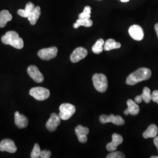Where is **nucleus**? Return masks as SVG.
<instances>
[{
    "label": "nucleus",
    "instance_id": "1",
    "mask_svg": "<svg viewBox=\"0 0 158 158\" xmlns=\"http://www.w3.org/2000/svg\"><path fill=\"white\" fill-rule=\"evenodd\" d=\"M151 75L152 72L150 69L140 68L128 76L126 80V83L128 85H133L142 81L148 80L151 77Z\"/></svg>",
    "mask_w": 158,
    "mask_h": 158
},
{
    "label": "nucleus",
    "instance_id": "2",
    "mask_svg": "<svg viewBox=\"0 0 158 158\" xmlns=\"http://www.w3.org/2000/svg\"><path fill=\"white\" fill-rule=\"evenodd\" d=\"M2 42L5 45H9L18 49L23 47V39L19 38L18 34L15 31H8L1 38Z\"/></svg>",
    "mask_w": 158,
    "mask_h": 158
},
{
    "label": "nucleus",
    "instance_id": "3",
    "mask_svg": "<svg viewBox=\"0 0 158 158\" xmlns=\"http://www.w3.org/2000/svg\"><path fill=\"white\" fill-rule=\"evenodd\" d=\"M93 85L96 90L100 92H106L108 88V80L107 77L103 74H94L93 76Z\"/></svg>",
    "mask_w": 158,
    "mask_h": 158
},
{
    "label": "nucleus",
    "instance_id": "4",
    "mask_svg": "<svg viewBox=\"0 0 158 158\" xmlns=\"http://www.w3.org/2000/svg\"><path fill=\"white\" fill-rule=\"evenodd\" d=\"M59 110L60 113L59 115L61 119L68 120L76 112V107L71 104L64 103L60 106Z\"/></svg>",
    "mask_w": 158,
    "mask_h": 158
},
{
    "label": "nucleus",
    "instance_id": "5",
    "mask_svg": "<svg viewBox=\"0 0 158 158\" xmlns=\"http://www.w3.org/2000/svg\"><path fill=\"white\" fill-rule=\"evenodd\" d=\"M29 94L38 101H43L49 98L50 91L44 87H36L30 90Z\"/></svg>",
    "mask_w": 158,
    "mask_h": 158
},
{
    "label": "nucleus",
    "instance_id": "6",
    "mask_svg": "<svg viewBox=\"0 0 158 158\" xmlns=\"http://www.w3.org/2000/svg\"><path fill=\"white\" fill-rule=\"evenodd\" d=\"M57 48L56 47H51L40 50L38 55L40 58L44 60H49L56 57L57 54Z\"/></svg>",
    "mask_w": 158,
    "mask_h": 158
},
{
    "label": "nucleus",
    "instance_id": "7",
    "mask_svg": "<svg viewBox=\"0 0 158 158\" xmlns=\"http://www.w3.org/2000/svg\"><path fill=\"white\" fill-rule=\"evenodd\" d=\"M100 121L102 124H107L108 123H112L117 125H123L125 124V121L121 116H115L113 114L108 116L106 115H102L100 117Z\"/></svg>",
    "mask_w": 158,
    "mask_h": 158
},
{
    "label": "nucleus",
    "instance_id": "8",
    "mask_svg": "<svg viewBox=\"0 0 158 158\" xmlns=\"http://www.w3.org/2000/svg\"><path fill=\"white\" fill-rule=\"evenodd\" d=\"M130 36L133 40L140 41L143 39L144 32L141 27L138 25H133L131 26L128 29Z\"/></svg>",
    "mask_w": 158,
    "mask_h": 158
},
{
    "label": "nucleus",
    "instance_id": "9",
    "mask_svg": "<svg viewBox=\"0 0 158 158\" xmlns=\"http://www.w3.org/2000/svg\"><path fill=\"white\" fill-rule=\"evenodd\" d=\"M87 51L83 47L77 48L70 55V60L73 63H77L83 59L87 55Z\"/></svg>",
    "mask_w": 158,
    "mask_h": 158
},
{
    "label": "nucleus",
    "instance_id": "10",
    "mask_svg": "<svg viewBox=\"0 0 158 158\" xmlns=\"http://www.w3.org/2000/svg\"><path fill=\"white\" fill-rule=\"evenodd\" d=\"M60 120L61 118L58 114L56 113L52 114L50 118L49 119L46 124V128L51 132L55 131L60 124Z\"/></svg>",
    "mask_w": 158,
    "mask_h": 158
},
{
    "label": "nucleus",
    "instance_id": "11",
    "mask_svg": "<svg viewBox=\"0 0 158 158\" xmlns=\"http://www.w3.org/2000/svg\"><path fill=\"white\" fill-rule=\"evenodd\" d=\"M27 72L29 76L33 79L35 81L40 83L44 81V76L36 66L34 65L29 66L27 69Z\"/></svg>",
    "mask_w": 158,
    "mask_h": 158
},
{
    "label": "nucleus",
    "instance_id": "12",
    "mask_svg": "<svg viewBox=\"0 0 158 158\" xmlns=\"http://www.w3.org/2000/svg\"><path fill=\"white\" fill-rule=\"evenodd\" d=\"M17 148L14 142L10 139L2 140L0 143V151H6L8 152H16Z\"/></svg>",
    "mask_w": 158,
    "mask_h": 158
},
{
    "label": "nucleus",
    "instance_id": "13",
    "mask_svg": "<svg viewBox=\"0 0 158 158\" xmlns=\"http://www.w3.org/2000/svg\"><path fill=\"white\" fill-rule=\"evenodd\" d=\"M75 132L78 138L79 142L81 143H85L87 141V135L89 133V130L88 128L79 125L76 127Z\"/></svg>",
    "mask_w": 158,
    "mask_h": 158
},
{
    "label": "nucleus",
    "instance_id": "14",
    "mask_svg": "<svg viewBox=\"0 0 158 158\" xmlns=\"http://www.w3.org/2000/svg\"><path fill=\"white\" fill-rule=\"evenodd\" d=\"M112 141L108 143L106 148L108 151L114 152L117 149V147L123 143V138L119 134H114L112 136Z\"/></svg>",
    "mask_w": 158,
    "mask_h": 158
},
{
    "label": "nucleus",
    "instance_id": "15",
    "mask_svg": "<svg viewBox=\"0 0 158 158\" xmlns=\"http://www.w3.org/2000/svg\"><path fill=\"white\" fill-rule=\"evenodd\" d=\"M127 104L128 106V108L125 110V115H128L130 114L132 115H136L138 114L139 112V107L135 101L129 99L127 100Z\"/></svg>",
    "mask_w": 158,
    "mask_h": 158
},
{
    "label": "nucleus",
    "instance_id": "16",
    "mask_svg": "<svg viewBox=\"0 0 158 158\" xmlns=\"http://www.w3.org/2000/svg\"><path fill=\"white\" fill-rule=\"evenodd\" d=\"M15 123L19 128H24L28 126V120L25 115L17 111L15 113Z\"/></svg>",
    "mask_w": 158,
    "mask_h": 158
},
{
    "label": "nucleus",
    "instance_id": "17",
    "mask_svg": "<svg viewBox=\"0 0 158 158\" xmlns=\"http://www.w3.org/2000/svg\"><path fill=\"white\" fill-rule=\"evenodd\" d=\"M40 14H41V10H40V6H35L34 9L32 10V11L31 12V13L29 14L28 17L27 18L29 21L30 22V23L32 25H35V23H36L40 16Z\"/></svg>",
    "mask_w": 158,
    "mask_h": 158
},
{
    "label": "nucleus",
    "instance_id": "18",
    "mask_svg": "<svg viewBox=\"0 0 158 158\" xmlns=\"http://www.w3.org/2000/svg\"><path fill=\"white\" fill-rule=\"evenodd\" d=\"M158 132V127L155 124H151L148 127L147 130L143 133V137L145 139L155 138L157 136Z\"/></svg>",
    "mask_w": 158,
    "mask_h": 158
},
{
    "label": "nucleus",
    "instance_id": "19",
    "mask_svg": "<svg viewBox=\"0 0 158 158\" xmlns=\"http://www.w3.org/2000/svg\"><path fill=\"white\" fill-rule=\"evenodd\" d=\"M12 19L11 14L8 10H2L0 12V28H4L6 25V23Z\"/></svg>",
    "mask_w": 158,
    "mask_h": 158
},
{
    "label": "nucleus",
    "instance_id": "20",
    "mask_svg": "<svg viewBox=\"0 0 158 158\" xmlns=\"http://www.w3.org/2000/svg\"><path fill=\"white\" fill-rule=\"evenodd\" d=\"M121 46L119 42H117L113 39L107 40L104 45V50L106 51H111L113 49H119Z\"/></svg>",
    "mask_w": 158,
    "mask_h": 158
},
{
    "label": "nucleus",
    "instance_id": "21",
    "mask_svg": "<svg viewBox=\"0 0 158 158\" xmlns=\"http://www.w3.org/2000/svg\"><path fill=\"white\" fill-rule=\"evenodd\" d=\"M34 7H35V6H34V4L31 2H29L26 4L25 8L24 10H22V9L18 10V14L21 17H23V18H28L29 14L34 9Z\"/></svg>",
    "mask_w": 158,
    "mask_h": 158
},
{
    "label": "nucleus",
    "instance_id": "22",
    "mask_svg": "<svg viewBox=\"0 0 158 158\" xmlns=\"http://www.w3.org/2000/svg\"><path fill=\"white\" fill-rule=\"evenodd\" d=\"M93 21L90 19H82L79 18L76 23L73 24L74 28H78L81 26H84L85 27H91L93 25Z\"/></svg>",
    "mask_w": 158,
    "mask_h": 158
},
{
    "label": "nucleus",
    "instance_id": "23",
    "mask_svg": "<svg viewBox=\"0 0 158 158\" xmlns=\"http://www.w3.org/2000/svg\"><path fill=\"white\" fill-rule=\"evenodd\" d=\"M105 42L102 39H99L96 41L94 45L92 47V51L96 54H100L104 50V45Z\"/></svg>",
    "mask_w": 158,
    "mask_h": 158
},
{
    "label": "nucleus",
    "instance_id": "24",
    "mask_svg": "<svg viewBox=\"0 0 158 158\" xmlns=\"http://www.w3.org/2000/svg\"><path fill=\"white\" fill-rule=\"evenodd\" d=\"M141 96L142 100L146 103H149L152 100V94L151 93V90L147 87L143 88Z\"/></svg>",
    "mask_w": 158,
    "mask_h": 158
},
{
    "label": "nucleus",
    "instance_id": "25",
    "mask_svg": "<svg viewBox=\"0 0 158 158\" xmlns=\"http://www.w3.org/2000/svg\"><path fill=\"white\" fill-rule=\"evenodd\" d=\"M91 11V8L90 6H86L84 8V11L80 14L79 15V18H82V19H90Z\"/></svg>",
    "mask_w": 158,
    "mask_h": 158
},
{
    "label": "nucleus",
    "instance_id": "26",
    "mask_svg": "<svg viewBox=\"0 0 158 158\" xmlns=\"http://www.w3.org/2000/svg\"><path fill=\"white\" fill-rule=\"evenodd\" d=\"M40 153H41V151L40 149V145L38 143H35L34 145V149L31 152V158H40Z\"/></svg>",
    "mask_w": 158,
    "mask_h": 158
},
{
    "label": "nucleus",
    "instance_id": "27",
    "mask_svg": "<svg viewBox=\"0 0 158 158\" xmlns=\"http://www.w3.org/2000/svg\"><path fill=\"white\" fill-rule=\"evenodd\" d=\"M125 158L124 154L121 152H113L108 154L107 158Z\"/></svg>",
    "mask_w": 158,
    "mask_h": 158
},
{
    "label": "nucleus",
    "instance_id": "28",
    "mask_svg": "<svg viewBox=\"0 0 158 158\" xmlns=\"http://www.w3.org/2000/svg\"><path fill=\"white\" fill-rule=\"evenodd\" d=\"M51 156V152L49 151L44 150L42 151L40 153V158H49Z\"/></svg>",
    "mask_w": 158,
    "mask_h": 158
},
{
    "label": "nucleus",
    "instance_id": "29",
    "mask_svg": "<svg viewBox=\"0 0 158 158\" xmlns=\"http://www.w3.org/2000/svg\"><path fill=\"white\" fill-rule=\"evenodd\" d=\"M152 100L158 104V90L153 91L152 93Z\"/></svg>",
    "mask_w": 158,
    "mask_h": 158
},
{
    "label": "nucleus",
    "instance_id": "30",
    "mask_svg": "<svg viewBox=\"0 0 158 158\" xmlns=\"http://www.w3.org/2000/svg\"><path fill=\"white\" fill-rule=\"evenodd\" d=\"M135 102L137 104H139L142 102V98L141 95H139V96H136L135 98Z\"/></svg>",
    "mask_w": 158,
    "mask_h": 158
},
{
    "label": "nucleus",
    "instance_id": "31",
    "mask_svg": "<svg viewBox=\"0 0 158 158\" xmlns=\"http://www.w3.org/2000/svg\"><path fill=\"white\" fill-rule=\"evenodd\" d=\"M153 142H154L155 145L157 148V149H158V136H156L154 138Z\"/></svg>",
    "mask_w": 158,
    "mask_h": 158
},
{
    "label": "nucleus",
    "instance_id": "32",
    "mask_svg": "<svg viewBox=\"0 0 158 158\" xmlns=\"http://www.w3.org/2000/svg\"><path fill=\"white\" fill-rule=\"evenodd\" d=\"M155 31L156 32V35H157L158 38V23L155 24Z\"/></svg>",
    "mask_w": 158,
    "mask_h": 158
},
{
    "label": "nucleus",
    "instance_id": "33",
    "mask_svg": "<svg viewBox=\"0 0 158 158\" xmlns=\"http://www.w3.org/2000/svg\"><path fill=\"white\" fill-rule=\"evenodd\" d=\"M120 1L123 2H128L130 0H120Z\"/></svg>",
    "mask_w": 158,
    "mask_h": 158
},
{
    "label": "nucleus",
    "instance_id": "34",
    "mask_svg": "<svg viewBox=\"0 0 158 158\" xmlns=\"http://www.w3.org/2000/svg\"><path fill=\"white\" fill-rule=\"evenodd\" d=\"M151 158H158V156H151Z\"/></svg>",
    "mask_w": 158,
    "mask_h": 158
}]
</instances>
